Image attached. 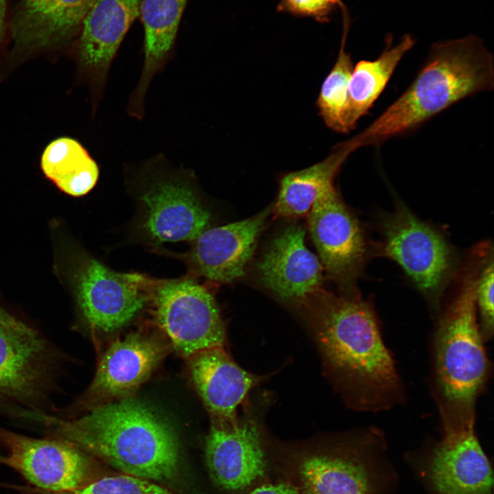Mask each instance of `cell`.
Returning a JSON list of instances; mask_svg holds the SVG:
<instances>
[{"label": "cell", "instance_id": "cell-21", "mask_svg": "<svg viewBox=\"0 0 494 494\" xmlns=\"http://www.w3.org/2000/svg\"><path fill=\"white\" fill-rule=\"evenodd\" d=\"M187 1H141L139 15L144 29L143 62L126 107L128 115L134 119H143L150 84L174 56L179 24Z\"/></svg>", "mask_w": 494, "mask_h": 494}, {"label": "cell", "instance_id": "cell-25", "mask_svg": "<svg viewBox=\"0 0 494 494\" xmlns=\"http://www.w3.org/2000/svg\"><path fill=\"white\" fill-rule=\"evenodd\" d=\"M343 31L337 59L324 80L317 99L319 115L332 130L347 134L353 130L349 117V86L353 69L351 55L346 51L350 27L346 7H341Z\"/></svg>", "mask_w": 494, "mask_h": 494}, {"label": "cell", "instance_id": "cell-31", "mask_svg": "<svg viewBox=\"0 0 494 494\" xmlns=\"http://www.w3.org/2000/svg\"><path fill=\"white\" fill-rule=\"evenodd\" d=\"M1 455L0 454V459H1Z\"/></svg>", "mask_w": 494, "mask_h": 494}, {"label": "cell", "instance_id": "cell-12", "mask_svg": "<svg viewBox=\"0 0 494 494\" xmlns=\"http://www.w3.org/2000/svg\"><path fill=\"white\" fill-rule=\"evenodd\" d=\"M308 228L327 276L348 297L360 296L357 281L369 249L358 220L336 189L320 197L307 214Z\"/></svg>", "mask_w": 494, "mask_h": 494}, {"label": "cell", "instance_id": "cell-13", "mask_svg": "<svg viewBox=\"0 0 494 494\" xmlns=\"http://www.w3.org/2000/svg\"><path fill=\"white\" fill-rule=\"evenodd\" d=\"M154 280L139 272H119L88 257L75 279L82 319L91 329L110 332L129 324L150 303Z\"/></svg>", "mask_w": 494, "mask_h": 494}, {"label": "cell", "instance_id": "cell-9", "mask_svg": "<svg viewBox=\"0 0 494 494\" xmlns=\"http://www.w3.org/2000/svg\"><path fill=\"white\" fill-rule=\"evenodd\" d=\"M268 436L249 416L211 420L205 462L215 486L225 494H248L277 476Z\"/></svg>", "mask_w": 494, "mask_h": 494}, {"label": "cell", "instance_id": "cell-17", "mask_svg": "<svg viewBox=\"0 0 494 494\" xmlns=\"http://www.w3.org/2000/svg\"><path fill=\"white\" fill-rule=\"evenodd\" d=\"M272 209L270 206L245 220L203 231L185 255L191 270L217 283L243 277Z\"/></svg>", "mask_w": 494, "mask_h": 494}, {"label": "cell", "instance_id": "cell-29", "mask_svg": "<svg viewBox=\"0 0 494 494\" xmlns=\"http://www.w3.org/2000/svg\"><path fill=\"white\" fill-rule=\"evenodd\" d=\"M248 494H300L296 486L285 478L277 476Z\"/></svg>", "mask_w": 494, "mask_h": 494}, {"label": "cell", "instance_id": "cell-20", "mask_svg": "<svg viewBox=\"0 0 494 494\" xmlns=\"http://www.w3.org/2000/svg\"><path fill=\"white\" fill-rule=\"evenodd\" d=\"M189 358L191 379L213 420L237 419V408L264 379L239 366L224 346L200 350Z\"/></svg>", "mask_w": 494, "mask_h": 494}, {"label": "cell", "instance_id": "cell-23", "mask_svg": "<svg viewBox=\"0 0 494 494\" xmlns=\"http://www.w3.org/2000/svg\"><path fill=\"white\" fill-rule=\"evenodd\" d=\"M40 164L47 178L73 197L90 192L99 177L96 161L81 143L69 137L51 141L44 149Z\"/></svg>", "mask_w": 494, "mask_h": 494}, {"label": "cell", "instance_id": "cell-8", "mask_svg": "<svg viewBox=\"0 0 494 494\" xmlns=\"http://www.w3.org/2000/svg\"><path fill=\"white\" fill-rule=\"evenodd\" d=\"M379 255L396 262L434 310L458 274L454 248L434 226L416 217L403 203L385 214L379 224Z\"/></svg>", "mask_w": 494, "mask_h": 494}, {"label": "cell", "instance_id": "cell-1", "mask_svg": "<svg viewBox=\"0 0 494 494\" xmlns=\"http://www.w3.org/2000/svg\"><path fill=\"white\" fill-rule=\"evenodd\" d=\"M296 307L306 320L325 375L347 406L373 412L404 400L401 379L370 303L320 289Z\"/></svg>", "mask_w": 494, "mask_h": 494}, {"label": "cell", "instance_id": "cell-2", "mask_svg": "<svg viewBox=\"0 0 494 494\" xmlns=\"http://www.w3.org/2000/svg\"><path fill=\"white\" fill-rule=\"evenodd\" d=\"M49 436L65 440L130 475L168 481L179 469L178 439L169 424L130 397L99 404L80 416H52Z\"/></svg>", "mask_w": 494, "mask_h": 494}, {"label": "cell", "instance_id": "cell-18", "mask_svg": "<svg viewBox=\"0 0 494 494\" xmlns=\"http://www.w3.org/2000/svg\"><path fill=\"white\" fill-rule=\"evenodd\" d=\"M165 353L158 340L131 333L110 344L101 357L95 375L78 402L87 408L129 397L150 375Z\"/></svg>", "mask_w": 494, "mask_h": 494}, {"label": "cell", "instance_id": "cell-30", "mask_svg": "<svg viewBox=\"0 0 494 494\" xmlns=\"http://www.w3.org/2000/svg\"><path fill=\"white\" fill-rule=\"evenodd\" d=\"M7 2L0 0V56L6 45Z\"/></svg>", "mask_w": 494, "mask_h": 494}, {"label": "cell", "instance_id": "cell-5", "mask_svg": "<svg viewBox=\"0 0 494 494\" xmlns=\"http://www.w3.org/2000/svg\"><path fill=\"white\" fill-rule=\"evenodd\" d=\"M480 261V254L471 252L435 333L434 395L443 433L474 427L475 402L488 375L475 301Z\"/></svg>", "mask_w": 494, "mask_h": 494}, {"label": "cell", "instance_id": "cell-7", "mask_svg": "<svg viewBox=\"0 0 494 494\" xmlns=\"http://www.w3.org/2000/svg\"><path fill=\"white\" fill-rule=\"evenodd\" d=\"M137 203V230L148 244L192 242L211 227L196 176L157 154L126 166Z\"/></svg>", "mask_w": 494, "mask_h": 494}, {"label": "cell", "instance_id": "cell-24", "mask_svg": "<svg viewBox=\"0 0 494 494\" xmlns=\"http://www.w3.org/2000/svg\"><path fill=\"white\" fill-rule=\"evenodd\" d=\"M414 40L404 35L373 60H362L353 67L349 86V117L353 130L385 90L398 64L414 46Z\"/></svg>", "mask_w": 494, "mask_h": 494}, {"label": "cell", "instance_id": "cell-27", "mask_svg": "<svg viewBox=\"0 0 494 494\" xmlns=\"http://www.w3.org/2000/svg\"><path fill=\"white\" fill-rule=\"evenodd\" d=\"M493 249L488 243L480 264L475 301L480 316V329L484 341L490 340L493 335Z\"/></svg>", "mask_w": 494, "mask_h": 494}, {"label": "cell", "instance_id": "cell-19", "mask_svg": "<svg viewBox=\"0 0 494 494\" xmlns=\"http://www.w3.org/2000/svg\"><path fill=\"white\" fill-rule=\"evenodd\" d=\"M305 232L291 224L271 241L257 263L263 286L281 301L298 305L322 288L323 268L305 243Z\"/></svg>", "mask_w": 494, "mask_h": 494}, {"label": "cell", "instance_id": "cell-28", "mask_svg": "<svg viewBox=\"0 0 494 494\" xmlns=\"http://www.w3.org/2000/svg\"><path fill=\"white\" fill-rule=\"evenodd\" d=\"M343 5L341 0H279L277 11L326 23L330 21L334 11Z\"/></svg>", "mask_w": 494, "mask_h": 494}, {"label": "cell", "instance_id": "cell-10", "mask_svg": "<svg viewBox=\"0 0 494 494\" xmlns=\"http://www.w3.org/2000/svg\"><path fill=\"white\" fill-rule=\"evenodd\" d=\"M150 303L157 324L182 355L224 346L226 331L217 303L193 279L154 280Z\"/></svg>", "mask_w": 494, "mask_h": 494}, {"label": "cell", "instance_id": "cell-22", "mask_svg": "<svg viewBox=\"0 0 494 494\" xmlns=\"http://www.w3.org/2000/svg\"><path fill=\"white\" fill-rule=\"evenodd\" d=\"M353 152V148L346 140L336 144L322 161L283 175L272 208L275 214L289 218L308 214L314 202L335 187L336 176Z\"/></svg>", "mask_w": 494, "mask_h": 494}, {"label": "cell", "instance_id": "cell-15", "mask_svg": "<svg viewBox=\"0 0 494 494\" xmlns=\"http://www.w3.org/2000/svg\"><path fill=\"white\" fill-rule=\"evenodd\" d=\"M0 444L8 451L2 464L19 473L35 490L64 492L89 483L90 458L65 440L30 437L0 425Z\"/></svg>", "mask_w": 494, "mask_h": 494}, {"label": "cell", "instance_id": "cell-6", "mask_svg": "<svg viewBox=\"0 0 494 494\" xmlns=\"http://www.w3.org/2000/svg\"><path fill=\"white\" fill-rule=\"evenodd\" d=\"M60 351L0 305V416L43 424L58 408Z\"/></svg>", "mask_w": 494, "mask_h": 494}, {"label": "cell", "instance_id": "cell-26", "mask_svg": "<svg viewBox=\"0 0 494 494\" xmlns=\"http://www.w3.org/2000/svg\"><path fill=\"white\" fill-rule=\"evenodd\" d=\"M32 491L38 494H172L147 479L132 475L105 477L69 491L49 493L32 489Z\"/></svg>", "mask_w": 494, "mask_h": 494}, {"label": "cell", "instance_id": "cell-16", "mask_svg": "<svg viewBox=\"0 0 494 494\" xmlns=\"http://www.w3.org/2000/svg\"><path fill=\"white\" fill-rule=\"evenodd\" d=\"M412 464L429 494H493V471L474 427L443 433Z\"/></svg>", "mask_w": 494, "mask_h": 494}, {"label": "cell", "instance_id": "cell-11", "mask_svg": "<svg viewBox=\"0 0 494 494\" xmlns=\"http://www.w3.org/2000/svg\"><path fill=\"white\" fill-rule=\"evenodd\" d=\"M95 1L6 0L8 62L69 51Z\"/></svg>", "mask_w": 494, "mask_h": 494}, {"label": "cell", "instance_id": "cell-4", "mask_svg": "<svg viewBox=\"0 0 494 494\" xmlns=\"http://www.w3.org/2000/svg\"><path fill=\"white\" fill-rule=\"evenodd\" d=\"M277 476L300 494H387L396 480L384 434L366 427L284 443L270 438Z\"/></svg>", "mask_w": 494, "mask_h": 494}, {"label": "cell", "instance_id": "cell-14", "mask_svg": "<svg viewBox=\"0 0 494 494\" xmlns=\"http://www.w3.org/2000/svg\"><path fill=\"white\" fill-rule=\"evenodd\" d=\"M141 0H96L85 14L70 52L77 82L89 94L92 115L102 101L113 62Z\"/></svg>", "mask_w": 494, "mask_h": 494}, {"label": "cell", "instance_id": "cell-3", "mask_svg": "<svg viewBox=\"0 0 494 494\" xmlns=\"http://www.w3.org/2000/svg\"><path fill=\"white\" fill-rule=\"evenodd\" d=\"M494 88L492 54L476 37L434 44L408 88L350 138L355 150L409 133L456 104Z\"/></svg>", "mask_w": 494, "mask_h": 494}]
</instances>
